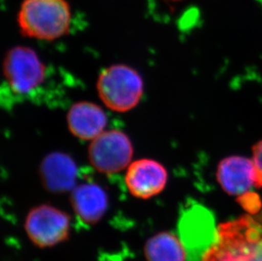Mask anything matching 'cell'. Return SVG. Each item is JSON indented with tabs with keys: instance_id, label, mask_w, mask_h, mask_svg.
<instances>
[{
	"instance_id": "cell-10",
	"label": "cell",
	"mask_w": 262,
	"mask_h": 261,
	"mask_svg": "<svg viewBox=\"0 0 262 261\" xmlns=\"http://www.w3.org/2000/svg\"><path fill=\"white\" fill-rule=\"evenodd\" d=\"M217 181L225 192L241 196L256 187V169L252 159L231 156L223 159L217 167Z\"/></svg>"
},
{
	"instance_id": "cell-3",
	"label": "cell",
	"mask_w": 262,
	"mask_h": 261,
	"mask_svg": "<svg viewBox=\"0 0 262 261\" xmlns=\"http://www.w3.org/2000/svg\"><path fill=\"white\" fill-rule=\"evenodd\" d=\"M71 20L67 0H24L17 17L24 36L49 41L68 34Z\"/></svg>"
},
{
	"instance_id": "cell-6",
	"label": "cell",
	"mask_w": 262,
	"mask_h": 261,
	"mask_svg": "<svg viewBox=\"0 0 262 261\" xmlns=\"http://www.w3.org/2000/svg\"><path fill=\"white\" fill-rule=\"evenodd\" d=\"M134 156L131 139L121 130H104L91 141L89 160L92 166L103 174H116L127 169Z\"/></svg>"
},
{
	"instance_id": "cell-9",
	"label": "cell",
	"mask_w": 262,
	"mask_h": 261,
	"mask_svg": "<svg viewBox=\"0 0 262 261\" xmlns=\"http://www.w3.org/2000/svg\"><path fill=\"white\" fill-rule=\"evenodd\" d=\"M77 164L71 156L52 152L40 164V179L45 189L53 193L72 192L77 186Z\"/></svg>"
},
{
	"instance_id": "cell-7",
	"label": "cell",
	"mask_w": 262,
	"mask_h": 261,
	"mask_svg": "<svg viewBox=\"0 0 262 261\" xmlns=\"http://www.w3.org/2000/svg\"><path fill=\"white\" fill-rule=\"evenodd\" d=\"M30 240L39 248L55 246L66 241L71 232L69 214L58 208L41 205L32 208L26 218Z\"/></svg>"
},
{
	"instance_id": "cell-12",
	"label": "cell",
	"mask_w": 262,
	"mask_h": 261,
	"mask_svg": "<svg viewBox=\"0 0 262 261\" xmlns=\"http://www.w3.org/2000/svg\"><path fill=\"white\" fill-rule=\"evenodd\" d=\"M104 110L92 102H77L67 113V125L72 135L83 141H93L104 133L107 126Z\"/></svg>"
},
{
	"instance_id": "cell-4",
	"label": "cell",
	"mask_w": 262,
	"mask_h": 261,
	"mask_svg": "<svg viewBox=\"0 0 262 261\" xmlns=\"http://www.w3.org/2000/svg\"><path fill=\"white\" fill-rule=\"evenodd\" d=\"M96 88L103 104L120 113L135 108L144 95L141 75L126 64H112L103 70L97 80Z\"/></svg>"
},
{
	"instance_id": "cell-15",
	"label": "cell",
	"mask_w": 262,
	"mask_h": 261,
	"mask_svg": "<svg viewBox=\"0 0 262 261\" xmlns=\"http://www.w3.org/2000/svg\"><path fill=\"white\" fill-rule=\"evenodd\" d=\"M252 160L256 169V187H262V140L258 142L252 148Z\"/></svg>"
},
{
	"instance_id": "cell-14",
	"label": "cell",
	"mask_w": 262,
	"mask_h": 261,
	"mask_svg": "<svg viewBox=\"0 0 262 261\" xmlns=\"http://www.w3.org/2000/svg\"><path fill=\"white\" fill-rule=\"evenodd\" d=\"M237 201L243 208L251 214H256L260 212L261 201L257 193L248 192L237 198Z\"/></svg>"
},
{
	"instance_id": "cell-13",
	"label": "cell",
	"mask_w": 262,
	"mask_h": 261,
	"mask_svg": "<svg viewBox=\"0 0 262 261\" xmlns=\"http://www.w3.org/2000/svg\"><path fill=\"white\" fill-rule=\"evenodd\" d=\"M144 254L147 261H187L183 243L172 232H160L148 239Z\"/></svg>"
},
{
	"instance_id": "cell-8",
	"label": "cell",
	"mask_w": 262,
	"mask_h": 261,
	"mask_svg": "<svg viewBox=\"0 0 262 261\" xmlns=\"http://www.w3.org/2000/svg\"><path fill=\"white\" fill-rule=\"evenodd\" d=\"M168 173L162 164L152 159H140L129 165L125 183L129 192L140 200L160 194L166 187Z\"/></svg>"
},
{
	"instance_id": "cell-16",
	"label": "cell",
	"mask_w": 262,
	"mask_h": 261,
	"mask_svg": "<svg viewBox=\"0 0 262 261\" xmlns=\"http://www.w3.org/2000/svg\"><path fill=\"white\" fill-rule=\"evenodd\" d=\"M170 1H180V0H170Z\"/></svg>"
},
{
	"instance_id": "cell-5",
	"label": "cell",
	"mask_w": 262,
	"mask_h": 261,
	"mask_svg": "<svg viewBox=\"0 0 262 261\" xmlns=\"http://www.w3.org/2000/svg\"><path fill=\"white\" fill-rule=\"evenodd\" d=\"M178 236L187 261H202L218 240V227L210 209L190 200L183 206L178 220Z\"/></svg>"
},
{
	"instance_id": "cell-1",
	"label": "cell",
	"mask_w": 262,
	"mask_h": 261,
	"mask_svg": "<svg viewBox=\"0 0 262 261\" xmlns=\"http://www.w3.org/2000/svg\"><path fill=\"white\" fill-rule=\"evenodd\" d=\"M8 104L14 100H37L48 83L49 70L31 48L16 46L8 51L3 62Z\"/></svg>"
},
{
	"instance_id": "cell-11",
	"label": "cell",
	"mask_w": 262,
	"mask_h": 261,
	"mask_svg": "<svg viewBox=\"0 0 262 261\" xmlns=\"http://www.w3.org/2000/svg\"><path fill=\"white\" fill-rule=\"evenodd\" d=\"M72 209L82 224L93 226L103 218L109 206V198L104 188L94 183L77 185L71 192Z\"/></svg>"
},
{
	"instance_id": "cell-2",
	"label": "cell",
	"mask_w": 262,
	"mask_h": 261,
	"mask_svg": "<svg viewBox=\"0 0 262 261\" xmlns=\"http://www.w3.org/2000/svg\"><path fill=\"white\" fill-rule=\"evenodd\" d=\"M202 261H262V214L220 225L217 243Z\"/></svg>"
}]
</instances>
